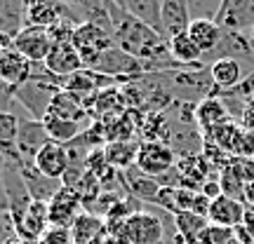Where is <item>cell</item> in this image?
<instances>
[{
	"instance_id": "1",
	"label": "cell",
	"mask_w": 254,
	"mask_h": 244,
	"mask_svg": "<svg viewBox=\"0 0 254 244\" xmlns=\"http://www.w3.org/2000/svg\"><path fill=\"white\" fill-rule=\"evenodd\" d=\"M73 45H75L78 54H80L82 66L92 68L101 52H106L116 43H113V36H111L106 28L97 26L92 21H82V24H78L75 33H73Z\"/></svg>"
},
{
	"instance_id": "2",
	"label": "cell",
	"mask_w": 254,
	"mask_h": 244,
	"mask_svg": "<svg viewBox=\"0 0 254 244\" xmlns=\"http://www.w3.org/2000/svg\"><path fill=\"white\" fill-rule=\"evenodd\" d=\"M57 92H62V87L50 85V82H40V80H28L26 85H21L14 92V101L26 110L28 118L43 120L47 115L50 106H52V99H55Z\"/></svg>"
},
{
	"instance_id": "3",
	"label": "cell",
	"mask_w": 254,
	"mask_h": 244,
	"mask_svg": "<svg viewBox=\"0 0 254 244\" xmlns=\"http://www.w3.org/2000/svg\"><path fill=\"white\" fill-rule=\"evenodd\" d=\"M177 164V153H174L165 141H144L139 144V153H136V169L148 174V176H165L172 172Z\"/></svg>"
},
{
	"instance_id": "4",
	"label": "cell",
	"mask_w": 254,
	"mask_h": 244,
	"mask_svg": "<svg viewBox=\"0 0 254 244\" xmlns=\"http://www.w3.org/2000/svg\"><path fill=\"white\" fill-rule=\"evenodd\" d=\"M24 19H26V26L43 28H50L62 19H75L78 24H82L62 0H24Z\"/></svg>"
},
{
	"instance_id": "5",
	"label": "cell",
	"mask_w": 254,
	"mask_h": 244,
	"mask_svg": "<svg viewBox=\"0 0 254 244\" xmlns=\"http://www.w3.org/2000/svg\"><path fill=\"white\" fill-rule=\"evenodd\" d=\"M52 45L55 43L50 38V31L43 26H24L12 40V47L33 63H45Z\"/></svg>"
},
{
	"instance_id": "6",
	"label": "cell",
	"mask_w": 254,
	"mask_h": 244,
	"mask_svg": "<svg viewBox=\"0 0 254 244\" xmlns=\"http://www.w3.org/2000/svg\"><path fill=\"white\" fill-rule=\"evenodd\" d=\"M125 237L129 244H163V221L148 211H134L125 221Z\"/></svg>"
},
{
	"instance_id": "7",
	"label": "cell",
	"mask_w": 254,
	"mask_h": 244,
	"mask_svg": "<svg viewBox=\"0 0 254 244\" xmlns=\"http://www.w3.org/2000/svg\"><path fill=\"white\" fill-rule=\"evenodd\" d=\"M214 21L224 31L247 36L254 26V0H224Z\"/></svg>"
},
{
	"instance_id": "8",
	"label": "cell",
	"mask_w": 254,
	"mask_h": 244,
	"mask_svg": "<svg viewBox=\"0 0 254 244\" xmlns=\"http://www.w3.org/2000/svg\"><path fill=\"white\" fill-rule=\"evenodd\" d=\"M82 197L80 193L71 186H62L59 193L50 199V226L55 228H71L75 218L80 216Z\"/></svg>"
},
{
	"instance_id": "9",
	"label": "cell",
	"mask_w": 254,
	"mask_h": 244,
	"mask_svg": "<svg viewBox=\"0 0 254 244\" xmlns=\"http://www.w3.org/2000/svg\"><path fill=\"white\" fill-rule=\"evenodd\" d=\"M254 49L250 45V38L245 33H233V31H224V38L209 54L202 56V63L205 61H219V59H236L243 66H247V61H252ZM254 63V61H252Z\"/></svg>"
},
{
	"instance_id": "10",
	"label": "cell",
	"mask_w": 254,
	"mask_h": 244,
	"mask_svg": "<svg viewBox=\"0 0 254 244\" xmlns=\"http://www.w3.org/2000/svg\"><path fill=\"white\" fill-rule=\"evenodd\" d=\"M52 139L45 132L43 120H33V118H21L19 120V155H21V162H33L36 155L40 153V148L45 144H50Z\"/></svg>"
},
{
	"instance_id": "11",
	"label": "cell",
	"mask_w": 254,
	"mask_h": 244,
	"mask_svg": "<svg viewBox=\"0 0 254 244\" xmlns=\"http://www.w3.org/2000/svg\"><path fill=\"white\" fill-rule=\"evenodd\" d=\"M68 148L66 144H57V141H50L40 148V153L36 155V160H33V167H36L40 174H45L50 179H57V181H62L66 172H68Z\"/></svg>"
},
{
	"instance_id": "12",
	"label": "cell",
	"mask_w": 254,
	"mask_h": 244,
	"mask_svg": "<svg viewBox=\"0 0 254 244\" xmlns=\"http://www.w3.org/2000/svg\"><path fill=\"white\" fill-rule=\"evenodd\" d=\"M31 73H33V61H28L21 52H17L14 47L2 52V56H0V80L5 85H9L17 92L21 85H26L31 80Z\"/></svg>"
},
{
	"instance_id": "13",
	"label": "cell",
	"mask_w": 254,
	"mask_h": 244,
	"mask_svg": "<svg viewBox=\"0 0 254 244\" xmlns=\"http://www.w3.org/2000/svg\"><path fill=\"white\" fill-rule=\"evenodd\" d=\"M247 214V204L240 199H233L228 195H219L217 199L209 202V211H207V221L212 226H221V228H238L243 226Z\"/></svg>"
},
{
	"instance_id": "14",
	"label": "cell",
	"mask_w": 254,
	"mask_h": 244,
	"mask_svg": "<svg viewBox=\"0 0 254 244\" xmlns=\"http://www.w3.org/2000/svg\"><path fill=\"white\" fill-rule=\"evenodd\" d=\"M19 172H21V179H24V186H26L28 195L36 199V202H50L59 193V188L64 186L62 181L40 174L33 167V162H21L19 164Z\"/></svg>"
},
{
	"instance_id": "15",
	"label": "cell",
	"mask_w": 254,
	"mask_h": 244,
	"mask_svg": "<svg viewBox=\"0 0 254 244\" xmlns=\"http://www.w3.org/2000/svg\"><path fill=\"white\" fill-rule=\"evenodd\" d=\"M19 115L12 110H0V157L9 164H21L19 155Z\"/></svg>"
},
{
	"instance_id": "16",
	"label": "cell",
	"mask_w": 254,
	"mask_h": 244,
	"mask_svg": "<svg viewBox=\"0 0 254 244\" xmlns=\"http://www.w3.org/2000/svg\"><path fill=\"white\" fill-rule=\"evenodd\" d=\"M45 66L55 73V75H59V78H66V75L85 68L80 54H78V49H75L73 43H55L45 59Z\"/></svg>"
},
{
	"instance_id": "17",
	"label": "cell",
	"mask_w": 254,
	"mask_h": 244,
	"mask_svg": "<svg viewBox=\"0 0 254 244\" xmlns=\"http://www.w3.org/2000/svg\"><path fill=\"white\" fill-rule=\"evenodd\" d=\"M120 181L129 190V195L144 199V202H155L158 195H160V190H163V183L158 181V179L139 172L136 167H129L125 172H120Z\"/></svg>"
},
{
	"instance_id": "18",
	"label": "cell",
	"mask_w": 254,
	"mask_h": 244,
	"mask_svg": "<svg viewBox=\"0 0 254 244\" xmlns=\"http://www.w3.org/2000/svg\"><path fill=\"white\" fill-rule=\"evenodd\" d=\"M228 120H231V113L219 97H207L195 106V122H198L202 136H207L212 129H217L219 125H224Z\"/></svg>"
},
{
	"instance_id": "19",
	"label": "cell",
	"mask_w": 254,
	"mask_h": 244,
	"mask_svg": "<svg viewBox=\"0 0 254 244\" xmlns=\"http://www.w3.org/2000/svg\"><path fill=\"white\" fill-rule=\"evenodd\" d=\"M186 33H189L190 40L202 49V56H205V54H209L219 43H221V38H224V28L219 26L214 19H193Z\"/></svg>"
},
{
	"instance_id": "20",
	"label": "cell",
	"mask_w": 254,
	"mask_h": 244,
	"mask_svg": "<svg viewBox=\"0 0 254 244\" xmlns=\"http://www.w3.org/2000/svg\"><path fill=\"white\" fill-rule=\"evenodd\" d=\"M207 216H200V214H193V211L174 214V230H177V237L182 240V244H198L200 235L207 230Z\"/></svg>"
},
{
	"instance_id": "21",
	"label": "cell",
	"mask_w": 254,
	"mask_h": 244,
	"mask_svg": "<svg viewBox=\"0 0 254 244\" xmlns=\"http://www.w3.org/2000/svg\"><path fill=\"white\" fill-rule=\"evenodd\" d=\"M73 244H92L106 235V223L99 216H94L92 211H82L71 226Z\"/></svg>"
},
{
	"instance_id": "22",
	"label": "cell",
	"mask_w": 254,
	"mask_h": 244,
	"mask_svg": "<svg viewBox=\"0 0 254 244\" xmlns=\"http://www.w3.org/2000/svg\"><path fill=\"white\" fill-rule=\"evenodd\" d=\"M136 153H139V144L134 141H109L104 146V157L116 172H125L129 167H134Z\"/></svg>"
},
{
	"instance_id": "23",
	"label": "cell",
	"mask_w": 254,
	"mask_h": 244,
	"mask_svg": "<svg viewBox=\"0 0 254 244\" xmlns=\"http://www.w3.org/2000/svg\"><path fill=\"white\" fill-rule=\"evenodd\" d=\"M209 73H212V80H214V94L224 90H231L236 87L238 82H243V63L236 61V59H219L209 66Z\"/></svg>"
},
{
	"instance_id": "24",
	"label": "cell",
	"mask_w": 254,
	"mask_h": 244,
	"mask_svg": "<svg viewBox=\"0 0 254 244\" xmlns=\"http://www.w3.org/2000/svg\"><path fill=\"white\" fill-rule=\"evenodd\" d=\"M24 26V0H0V36L14 40Z\"/></svg>"
},
{
	"instance_id": "25",
	"label": "cell",
	"mask_w": 254,
	"mask_h": 244,
	"mask_svg": "<svg viewBox=\"0 0 254 244\" xmlns=\"http://www.w3.org/2000/svg\"><path fill=\"white\" fill-rule=\"evenodd\" d=\"M170 43V52H172L174 61L184 63V66H205L202 63V49H200L189 33H179L167 40Z\"/></svg>"
},
{
	"instance_id": "26",
	"label": "cell",
	"mask_w": 254,
	"mask_h": 244,
	"mask_svg": "<svg viewBox=\"0 0 254 244\" xmlns=\"http://www.w3.org/2000/svg\"><path fill=\"white\" fill-rule=\"evenodd\" d=\"M43 125H45V132L50 134L52 141L57 144H71L73 139H78L82 134V125L80 122H71V120L57 118L52 113H47L43 118Z\"/></svg>"
},
{
	"instance_id": "27",
	"label": "cell",
	"mask_w": 254,
	"mask_h": 244,
	"mask_svg": "<svg viewBox=\"0 0 254 244\" xmlns=\"http://www.w3.org/2000/svg\"><path fill=\"white\" fill-rule=\"evenodd\" d=\"M160 5L163 0H127V12L136 17L139 21L148 24L155 28L158 33H163V24H160ZM167 40V38H165Z\"/></svg>"
},
{
	"instance_id": "28",
	"label": "cell",
	"mask_w": 254,
	"mask_h": 244,
	"mask_svg": "<svg viewBox=\"0 0 254 244\" xmlns=\"http://www.w3.org/2000/svg\"><path fill=\"white\" fill-rule=\"evenodd\" d=\"M219 186H221V193H224V195L245 202V183H243V179H240L238 172L233 169L231 160H228V164L224 169H219Z\"/></svg>"
},
{
	"instance_id": "29",
	"label": "cell",
	"mask_w": 254,
	"mask_h": 244,
	"mask_svg": "<svg viewBox=\"0 0 254 244\" xmlns=\"http://www.w3.org/2000/svg\"><path fill=\"white\" fill-rule=\"evenodd\" d=\"M198 244H240V242L236 240V230L233 228H221L209 223L207 230L200 235Z\"/></svg>"
},
{
	"instance_id": "30",
	"label": "cell",
	"mask_w": 254,
	"mask_h": 244,
	"mask_svg": "<svg viewBox=\"0 0 254 244\" xmlns=\"http://www.w3.org/2000/svg\"><path fill=\"white\" fill-rule=\"evenodd\" d=\"M186 2H189L190 21H193V19H217L224 0H186Z\"/></svg>"
},
{
	"instance_id": "31",
	"label": "cell",
	"mask_w": 254,
	"mask_h": 244,
	"mask_svg": "<svg viewBox=\"0 0 254 244\" xmlns=\"http://www.w3.org/2000/svg\"><path fill=\"white\" fill-rule=\"evenodd\" d=\"M38 244H73V235L71 228H55L50 226L45 230V235L40 237Z\"/></svg>"
},
{
	"instance_id": "32",
	"label": "cell",
	"mask_w": 254,
	"mask_h": 244,
	"mask_svg": "<svg viewBox=\"0 0 254 244\" xmlns=\"http://www.w3.org/2000/svg\"><path fill=\"white\" fill-rule=\"evenodd\" d=\"M231 164L245 186L254 181V157H231Z\"/></svg>"
},
{
	"instance_id": "33",
	"label": "cell",
	"mask_w": 254,
	"mask_h": 244,
	"mask_svg": "<svg viewBox=\"0 0 254 244\" xmlns=\"http://www.w3.org/2000/svg\"><path fill=\"white\" fill-rule=\"evenodd\" d=\"M12 240H17V230H14V223L9 218L7 211L0 214V244H7Z\"/></svg>"
},
{
	"instance_id": "34",
	"label": "cell",
	"mask_w": 254,
	"mask_h": 244,
	"mask_svg": "<svg viewBox=\"0 0 254 244\" xmlns=\"http://www.w3.org/2000/svg\"><path fill=\"white\" fill-rule=\"evenodd\" d=\"M7 190H5V160L0 157V211H7Z\"/></svg>"
},
{
	"instance_id": "35",
	"label": "cell",
	"mask_w": 254,
	"mask_h": 244,
	"mask_svg": "<svg viewBox=\"0 0 254 244\" xmlns=\"http://www.w3.org/2000/svg\"><path fill=\"white\" fill-rule=\"evenodd\" d=\"M240 125L254 132V97L252 99H247L245 110H243V118H240Z\"/></svg>"
},
{
	"instance_id": "36",
	"label": "cell",
	"mask_w": 254,
	"mask_h": 244,
	"mask_svg": "<svg viewBox=\"0 0 254 244\" xmlns=\"http://www.w3.org/2000/svg\"><path fill=\"white\" fill-rule=\"evenodd\" d=\"M200 193H202L205 197H209V199H217L219 195H224V193H221V186H219V181H212V179L202 183Z\"/></svg>"
},
{
	"instance_id": "37",
	"label": "cell",
	"mask_w": 254,
	"mask_h": 244,
	"mask_svg": "<svg viewBox=\"0 0 254 244\" xmlns=\"http://www.w3.org/2000/svg\"><path fill=\"white\" fill-rule=\"evenodd\" d=\"M245 204L250 209H254V181L245 186Z\"/></svg>"
},
{
	"instance_id": "38",
	"label": "cell",
	"mask_w": 254,
	"mask_h": 244,
	"mask_svg": "<svg viewBox=\"0 0 254 244\" xmlns=\"http://www.w3.org/2000/svg\"><path fill=\"white\" fill-rule=\"evenodd\" d=\"M64 5H68V7H71V5H75V7H80L82 5V0H62Z\"/></svg>"
},
{
	"instance_id": "39",
	"label": "cell",
	"mask_w": 254,
	"mask_h": 244,
	"mask_svg": "<svg viewBox=\"0 0 254 244\" xmlns=\"http://www.w3.org/2000/svg\"><path fill=\"white\" fill-rule=\"evenodd\" d=\"M247 38H250V45H252V49H254V26H252V31L247 33Z\"/></svg>"
},
{
	"instance_id": "40",
	"label": "cell",
	"mask_w": 254,
	"mask_h": 244,
	"mask_svg": "<svg viewBox=\"0 0 254 244\" xmlns=\"http://www.w3.org/2000/svg\"><path fill=\"white\" fill-rule=\"evenodd\" d=\"M113 2H116L118 7H125L127 9V0H113Z\"/></svg>"
},
{
	"instance_id": "41",
	"label": "cell",
	"mask_w": 254,
	"mask_h": 244,
	"mask_svg": "<svg viewBox=\"0 0 254 244\" xmlns=\"http://www.w3.org/2000/svg\"><path fill=\"white\" fill-rule=\"evenodd\" d=\"M2 52H5V47H0V56H2Z\"/></svg>"
}]
</instances>
